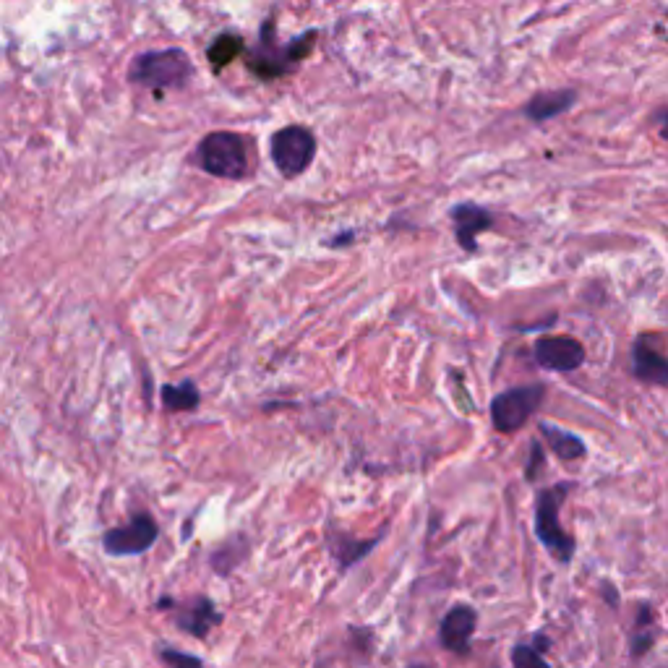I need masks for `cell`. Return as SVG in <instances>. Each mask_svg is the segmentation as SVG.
I'll use <instances>...</instances> for the list:
<instances>
[{
  "label": "cell",
  "mask_w": 668,
  "mask_h": 668,
  "mask_svg": "<svg viewBox=\"0 0 668 668\" xmlns=\"http://www.w3.org/2000/svg\"><path fill=\"white\" fill-rule=\"evenodd\" d=\"M655 640H658V624H655V614L650 603H640L635 614V627L629 632V655L632 658H642L653 650Z\"/></svg>",
  "instance_id": "obj_15"
},
{
  "label": "cell",
  "mask_w": 668,
  "mask_h": 668,
  "mask_svg": "<svg viewBox=\"0 0 668 668\" xmlns=\"http://www.w3.org/2000/svg\"><path fill=\"white\" fill-rule=\"evenodd\" d=\"M269 154L282 178H298L311 167L316 157V136L311 128L293 123L274 131L269 139Z\"/></svg>",
  "instance_id": "obj_5"
},
{
  "label": "cell",
  "mask_w": 668,
  "mask_h": 668,
  "mask_svg": "<svg viewBox=\"0 0 668 668\" xmlns=\"http://www.w3.org/2000/svg\"><path fill=\"white\" fill-rule=\"evenodd\" d=\"M162 397V408L167 413H191V410L199 408L201 392L191 379H183L178 384H165L160 392Z\"/></svg>",
  "instance_id": "obj_18"
},
{
  "label": "cell",
  "mask_w": 668,
  "mask_h": 668,
  "mask_svg": "<svg viewBox=\"0 0 668 668\" xmlns=\"http://www.w3.org/2000/svg\"><path fill=\"white\" fill-rule=\"evenodd\" d=\"M658 334H640L632 345V376L645 384L668 387V355L658 348Z\"/></svg>",
  "instance_id": "obj_11"
},
{
  "label": "cell",
  "mask_w": 668,
  "mask_h": 668,
  "mask_svg": "<svg viewBox=\"0 0 668 668\" xmlns=\"http://www.w3.org/2000/svg\"><path fill=\"white\" fill-rule=\"evenodd\" d=\"M478 629V611L470 603H457L444 614L439 624L441 648L468 658L473 653V637Z\"/></svg>",
  "instance_id": "obj_10"
},
{
  "label": "cell",
  "mask_w": 668,
  "mask_h": 668,
  "mask_svg": "<svg viewBox=\"0 0 668 668\" xmlns=\"http://www.w3.org/2000/svg\"><path fill=\"white\" fill-rule=\"evenodd\" d=\"M248 556V541L243 535H235L233 541H225L212 554V569L217 575H230L235 567H241V562Z\"/></svg>",
  "instance_id": "obj_19"
},
{
  "label": "cell",
  "mask_w": 668,
  "mask_h": 668,
  "mask_svg": "<svg viewBox=\"0 0 668 668\" xmlns=\"http://www.w3.org/2000/svg\"><path fill=\"white\" fill-rule=\"evenodd\" d=\"M577 92L575 89H551V92H538L533 94L525 107H522V113L528 115L530 121L535 123H546L556 115L567 113L569 107L575 105Z\"/></svg>",
  "instance_id": "obj_14"
},
{
  "label": "cell",
  "mask_w": 668,
  "mask_h": 668,
  "mask_svg": "<svg viewBox=\"0 0 668 668\" xmlns=\"http://www.w3.org/2000/svg\"><path fill=\"white\" fill-rule=\"evenodd\" d=\"M316 37H319V32L308 29L306 34H298L288 45H280L274 16H269V19H264V24H261L259 29V42L246 53V68L261 81L282 79V76L293 74L295 66L311 55V50H314L316 45Z\"/></svg>",
  "instance_id": "obj_1"
},
{
  "label": "cell",
  "mask_w": 668,
  "mask_h": 668,
  "mask_svg": "<svg viewBox=\"0 0 668 668\" xmlns=\"http://www.w3.org/2000/svg\"><path fill=\"white\" fill-rule=\"evenodd\" d=\"M543 468H546V460H543L541 441H533V444H530V462L528 468H525V478H528V481H538Z\"/></svg>",
  "instance_id": "obj_22"
},
{
  "label": "cell",
  "mask_w": 668,
  "mask_h": 668,
  "mask_svg": "<svg viewBox=\"0 0 668 668\" xmlns=\"http://www.w3.org/2000/svg\"><path fill=\"white\" fill-rule=\"evenodd\" d=\"M449 217L455 222L457 243H460L468 254L478 251V238L494 225V214L483 209L481 204H473V201L455 204V207L449 209Z\"/></svg>",
  "instance_id": "obj_12"
},
{
  "label": "cell",
  "mask_w": 668,
  "mask_h": 668,
  "mask_svg": "<svg viewBox=\"0 0 668 668\" xmlns=\"http://www.w3.org/2000/svg\"><path fill=\"white\" fill-rule=\"evenodd\" d=\"M194 160L204 173L222 181H243L251 175L248 139L235 131H212L204 136L196 147Z\"/></svg>",
  "instance_id": "obj_3"
},
{
  "label": "cell",
  "mask_w": 668,
  "mask_h": 668,
  "mask_svg": "<svg viewBox=\"0 0 668 668\" xmlns=\"http://www.w3.org/2000/svg\"><path fill=\"white\" fill-rule=\"evenodd\" d=\"M196 68L181 47H165V50H147L139 53L128 68V81L154 92L167 89H183L194 79Z\"/></svg>",
  "instance_id": "obj_2"
},
{
  "label": "cell",
  "mask_w": 668,
  "mask_h": 668,
  "mask_svg": "<svg viewBox=\"0 0 668 668\" xmlns=\"http://www.w3.org/2000/svg\"><path fill=\"white\" fill-rule=\"evenodd\" d=\"M241 53H246V42H243L241 34L235 32H222L212 40V45L207 47V61L209 68L214 74H222L230 63L238 58Z\"/></svg>",
  "instance_id": "obj_17"
},
{
  "label": "cell",
  "mask_w": 668,
  "mask_h": 668,
  "mask_svg": "<svg viewBox=\"0 0 668 668\" xmlns=\"http://www.w3.org/2000/svg\"><path fill=\"white\" fill-rule=\"evenodd\" d=\"M546 387L543 384H525V387L504 389L491 402V423L499 434H515L541 408Z\"/></svg>",
  "instance_id": "obj_6"
},
{
  "label": "cell",
  "mask_w": 668,
  "mask_h": 668,
  "mask_svg": "<svg viewBox=\"0 0 668 668\" xmlns=\"http://www.w3.org/2000/svg\"><path fill=\"white\" fill-rule=\"evenodd\" d=\"M160 538V525L149 512H136L126 525L105 530L102 548L110 556H139L147 554L149 548Z\"/></svg>",
  "instance_id": "obj_7"
},
{
  "label": "cell",
  "mask_w": 668,
  "mask_h": 668,
  "mask_svg": "<svg viewBox=\"0 0 668 668\" xmlns=\"http://www.w3.org/2000/svg\"><path fill=\"white\" fill-rule=\"evenodd\" d=\"M551 642L543 635H535L533 642H517L512 648V668H551L543 658L541 650H546Z\"/></svg>",
  "instance_id": "obj_20"
},
{
  "label": "cell",
  "mask_w": 668,
  "mask_h": 668,
  "mask_svg": "<svg viewBox=\"0 0 668 668\" xmlns=\"http://www.w3.org/2000/svg\"><path fill=\"white\" fill-rule=\"evenodd\" d=\"M410 668H431V666H426V663H415V666H410Z\"/></svg>",
  "instance_id": "obj_26"
},
{
  "label": "cell",
  "mask_w": 668,
  "mask_h": 668,
  "mask_svg": "<svg viewBox=\"0 0 668 668\" xmlns=\"http://www.w3.org/2000/svg\"><path fill=\"white\" fill-rule=\"evenodd\" d=\"M535 363L554 374H572L585 363V348L582 342L569 334H551L538 337L533 345Z\"/></svg>",
  "instance_id": "obj_9"
},
{
  "label": "cell",
  "mask_w": 668,
  "mask_h": 668,
  "mask_svg": "<svg viewBox=\"0 0 668 668\" xmlns=\"http://www.w3.org/2000/svg\"><path fill=\"white\" fill-rule=\"evenodd\" d=\"M538 428H541L543 439L548 441V447L554 449V455L562 462H577L588 455L585 441L577 434H572V431H564V428L551 426V423H541Z\"/></svg>",
  "instance_id": "obj_16"
},
{
  "label": "cell",
  "mask_w": 668,
  "mask_h": 668,
  "mask_svg": "<svg viewBox=\"0 0 668 668\" xmlns=\"http://www.w3.org/2000/svg\"><path fill=\"white\" fill-rule=\"evenodd\" d=\"M160 663L162 668H204L199 655L178 648H160Z\"/></svg>",
  "instance_id": "obj_21"
},
{
  "label": "cell",
  "mask_w": 668,
  "mask_h": 668,
  "mask_svg": "<svg viewBox=\"0 0 668 668\" xmlns=\"http://www.w3.org/2000/svg\"><path fill=\"white\" fill-rule=\"evenodd\" d=\"M572 491V483H556V486H548L543 491H538L535 496V538L543 543L548 554L554 556L559 564H569L575 559L577 541L575 535H569L562 528V507L567 494Z\"/></svg>",
  "instance_id": "obj_4"
},
{
  "label": "cell",
  "mask_w": 668,
  "mask_h": 668,
  "mask_svg": "<svg viewBox=\"0 0 668 668\" xmlns=\"http://www.w3.org/2000/svg\"><path fill=\"white\" fill-rule=\"evenodd\" d=\"M160 611H170L173 614L175 627L186 632V635L196 637V640H207L209 632L222 624L220 608L214 606L212 598L207 595H194L188 601H175V598H160L157 601Z\"/></svg>",
  "instance_id": "obj_8"
},
{
  "label": "cell",
  "mask_w": 668,
  "mask_h": 668,
  "mask_svg": "<svg viewBox=\"0 0 668 668\" xmlns=\"http://www.w3.org/2000/svg\"><path fill=\"white\" fill-rule=\"evenodd\" d=\"M603 598H606L608 603H611V608H619V590H614L608 582H603Z\"/></svg>",
  "instance_id": "obj_23"
},
{
  "label": "cell",
  "mask_w": 668,
  "mask_h": 668,
  "mask_svg": "<svg viewBox=\"0 0 668 668\" xmlns=\"http://www.w3.org/2000/svg\"><path fill=\"white\" fill-rule=\"evenodd\" d=\"M661 136L668 141V110L661 115Z\"/></svg>",
  "instance_id": "obj_25"
},
{
  "label": "cell",
  "mask_w": 668,
  "mask_h": 668,
  "mask_svg": "<svg viewBox=\"0 0 668 668\" xmlns=\"http://www.w3.org/2000/svg\"><path fill=\"white\" fill-rule=\"evenodd\" d=\"M350 241H353V233H342V235H337V238H332V241H329V246L340 248V246H345V243H350Z\"/></svg>",
  "instance_id": "obj_24"
},
{
  "label": "cell",
  "mask_w": 668,
  "mask_h": 668,
  "mask_svg": "<svg viewBox=\"0 0 668 668\" xmlns=\"http://www.w3.org/2000/svg\"><path fill=\"white\" fill-rule=\"evenodd\" d=\"M381 538H384V533L374 535V538H353V535L342 533V530L329 528L327 548L334 562H337V567H340V572H348L350 567H355V564L366 559V556L379 546Z\"/></svg>",
  "instance_id": "obj_13"
}]
</instances>
